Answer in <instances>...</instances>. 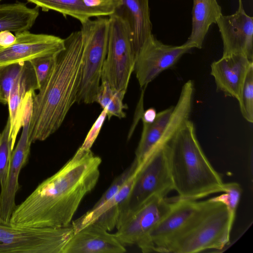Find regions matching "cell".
<instances>
[{
	"mask_svg": "<svg viewBox=\"0 0 253 253\" xmlns=\"http://www.w3.org/2000/svg\"><path fill=\"white\" fill-rule=\"evenodd\" d=\"M101 159L80 148L58 171L40 183L13 211L10 222L22 227L70 224L84 196L96 185Z\"/></svg>",
	"mask_w": 253,
	"mask_h": 253,
	"instance_id": "1",
	"label": "cell"
},
{
	"mask_svg": "<svg viewBox=\"0 0 253 253\" xmlns=\"http://www.w3.org/2000/svg\"><path fill=\"white\" fill-rule=\"evenodd\" d=\"M64 45L56 54L46 81L33 95L29 131L32 143L54 133L76 102L82 62L81 31L72 32L64 39Z\"/></svg>",
	"mask_w": 253,
	"mask_h": 253,
	"instance_id": "2",
	"label": "cell"
},
{
	"mask_svg": "<svg viewBox=\"0 0 253 253\" xmlns=\"http://www.w3.org/2000/svg\"><path fill=\"white\" fill-rule=\"evenodd\" d=\"M173 188L180 198L198 200L223 192L218 172L205 155L189 120L168 144Z\"/></svg>",
	"mask_w": 253,
	"mask_h": 253,
	"instance_id": "3",
	"label": "cell"
},
{
	"mask_svg": "<svg viewBox=\"0 0 253 253\" xmlns=\"http://www.w3.org/2000/svg\"><path fill=\"white\" fill-rule=\"evenodd\" d=\"M201 213L168 246L165 253H196L221 250L230 242L236 214L221 202L208 199Z\"/></svg>",
	"mask_w": 253,
	"mask_h": 253,
	"instance_id": "4",
	"label": "cell"
},
{
	"mask_svg": "<svg viewBox=\"0 0 253 253\" xmlns=\"http://www.w3.org/2000/svg\"><path fill=\"white\" fill-rule=\"evenodd\" d=\"M81 24L82 62L76 102L87 104L95 102L101 84L107 53L109 18L98 17Z\"/></svg>",
	"mask_w": 253,
	"mask_h": 253,
	"instance_id": "5",
	"label": "cell"
},
{
	"mask_svg": "<svg viewBox=\"0 0 253 253\" xmlns=\"http://www.w3.org/2000/svg\"><path fill=\"white\" fill-rule=\"evenodd\" d=\"M194 92V83L189 80L183 85L175 105L157 113L152 123L143 122L142 131L134 160L137 165L155 149L168 144L189 120Z\"/></svg>",
	"mask_w": 253,
	"mask_h": 253,
	"instance_id": "6",
	"label": "cell"
},
{
	"mask_svg": "<svg viewBox=\"0 0 253 253\" xmlns=\"http://www.w3.org/2000/svg\"><path fill=\"white\" fill-rule=\"evenodd\" d=\"M74 234L72 224L22 227L5 221L0 215V253H63Z\"/></svg>",
	"mask_w": 253,
	"mask_h": 253,
	"instance_id": "7",
	"label": "cell"
},
{
	"mask_svg": "<svg viewBox=\"0 0 253 253\" xmlns=\"http://www.w3.org/2000/svg\"><path fill=\"white\" fill-rule=\"evenodd\" d=\"M106 57L101 82H107L123 99L134 71L135 56L128 26L125 19L114 12L109 15Z\"/></svg>",
	"mask_w": 253,
	"mask_h": 253,
	"instance_id": "8",
	"label": "cell"
},
{
	"mask_svg": "<svg viewBox=\"0 0 253 253\" xmlns=\"http://www.w3.org/2000/svg\"><path fill=\"white\" fill-rule=\"evenodd\" d=\"M137 167L135 184L124 209L136 206L154 198L166 197L174 190L168 144L155 149Z\"/></svg>",
	"mask_w": 253,
	"mask_h": 253,
	"instance_id": "9",
	"label": "cell"
},
{
	"mask_svg": "<svg viewBox=\"0 0 253 253\" xmlns=\"http://www.w3.org/2000/svg\"><path fill=\"white\" fill-rule=\"evenodd\" d=\"M175 198H157L120 212L114 234L125 246H140L154 226L171 209Z\"/></svg>",
	"mask_w": 253,
	"mask_h": 253,
	"instance_id": "10",
	"label": "cell"
},
{
	"mask_svg": "<svg viewBox=\"0 0 253 253\" xmlns=\"http://www.w3.org/2000/svg\"><path fill=\"white\" fill-rule=\"evenodd\" d=\"M207 202L175 198L170 210L138 247L143 253H165L168 246L201 213Z\"/></svg>",
	"mask_w": 253,
	"mask_h": 253,
	"instance_id": "11",
	"label": "cell"
},
{
	"mask_svg": "<svg viewBox=\"0 0 253 253\" xmlns=\"http://www.w3.org/2000/svg\"><path fill=\"white\" fill-rule=\"evenodd\" d=\"M33 101V93L27 92L23 104L22 133L11 154L6 180L1 187L0 215L6 221H10L11 214L16 207L15 199L19 189V175L21 169L27 163L30 154L32 143L29 139V131Z\"/></svg>",
	"mask_w": 253,
	"mask_h": 253,
	"instance_id": "12",
	"label": "cell"
},
{
	"mask_svg": "<svg viewBox=\"0 0 253 253\" xmlns=\"http://www.w3.org/2000/svg\"><path fill=\"white\" fill-rule=\"evenodd\" d=\"M191 49L185 43L181 45L164 44L152 34L135 58L133 71L140 86L145 87L162 72L174 65Z\"/></svg>",
	"mask_w": 253,
	"mask_h": 253,
	"instance_id": "13",
	"label": "cell"
},
{
	"mask_svg": "<svg viewBox=\"0 0 253 253\" xmlns=\"http://www.w3.org/2000/svg\"><path fill=\"white\" fill-rule=\"evenodd\" d=\"M16 41L9 46H0V66L29 61L37 57L52 55L64 48V39L58 37L31 33H15Z\"/></svg>",
	"mask_w": 253,
	"mask_h": 253,
	"instance_id": "14",
	"label": "cell"
},
{
	"mask_svg": "<svg viewBox=\"0 0 253 253\" xmlns=\"http://www.w3.org/2000/svg\"><path fill=\"white\" fill-rule=\"evenodd\" d=\"M234 14H222L216 23L223 45V55L242 54L253 61V18L245 11L242 0Z\"/></svg>",
	"mask_w": 253,
	"mask_h": 253,
	"instance_id": "15",
	"label": "cell"
},
{
	"mask_svg": "<svg viewBox=\"0 0 253 253\" xmlns=\"http://www.w3.org/2000/svg\"><path fill=\"white\" fill-rule=\"evenodd\" d=\"M138 172L136 166L120 190L99 208L90 209L72 222L74 233L85 226L95 223L106 230H112L116 226L122 210L124 208L134 187Z\"/></svg>",
	"mask_w": 253,
	"mask_h": 253,
	"instance_id": "16",
	"label": "cell"
},
{
	"mask_svg": "<svg viewBox=\"0 0 253 253\" xmlns=\"http://www.w3.org/2000/svg\"><path fill=\"white\" fill-rule=\"evenodd\" d=\"M252 64L253 61L242 54L222 55L213 62L211 74L214 78L217 90L238 101L247 72Z\"/></svg>",
	"mask_w": 253,
	"mask_h": 253,
	"instance_id": "17",
	"label": "cell"
},
{
	"mask_svg": "<svg viewBox=\"0 0 253 253\" xmlns=\"http://www.w3.org/2000/svg\"><path fill=\"white\" fill-rule=\"evenodd\" d=\"M125 246L101 226L91 223L74 234L63 253H123Z\"/></svg>",
	"mask_w": 253,
	"mask_h": 253,
	"instance_id": "18",
	"label": "cell"
},
{
	"mask_svg": "<svg viewBox=\"0 0 253 253\" xmlns=\"http://www.w3.org/2000/svg\"><path fill=\"white\" fill-rule=\"evenodd\" d=\"M115 13L128 26L135 58L146 41L152 34L149 0H121Z\"/></svg>",
	"mask_w": 253,
	"mask_h": 253,
	"instance_id": "19",
	"label": "cell"
},
{
	"mask_svg": "<svg viewBox=\"0 0 253 253\" xmlns=\"http://www.w3.org/2000/svg\"><path fill=\"white\" fill-rule=\"evenodd\" d=\"M37 89L38 86L33 69L30 63L26 61L23 73L10 91L7 102L10 125L9 137L14 144L22 127L23 104L25 95L30 90Z\"/></svg>",
	"mask_w": 253,
	"mask_h": 253,
	"instance_id": "20",
	"label": "cell"
},
{
	"mask_svg": "<svg viewBox=\"0 0 253 253\" xmlns=\"http://www.w3.org/2000/svg\"><path fill=\"white\" fill-rule=\"evenodd\" d=\"M191 33L184 43L191 48H201L210 26L222 14L216 0H193Z\"/></svg>",
	"mask_w": 253,
	"mask_h": 253,
	"instance_id": "21",
	"label": "cell"
},
{
	"mask_svg": "<svg viewBox=\"0 0 253 253\" xmlns=\"http://www.w3.org/2000/svg\"><path fill=\"white\" fill-rule=\"evenodd\" d=\"M42 8L44 11L53 10L73 17L84 22L92 17L110 15L116 9L113 7H91L87 6L83 0H27Z\"/></svg>",
	"mask_w": 253,
	"mask_h": 253,
	"instance_id": "22",
	"label": "cell"
},
{
	"mask_svg": "<svg viewBox=\"0 0 253 253\" xmlns=\"http://www.w3.org/2000/svg\"><path fill=\"white\" fill-rule=\"evenodd\" d=\"M39 15V8L28 7L21 2L0 5V32L15 33L28 31Z\"/></svg>",
	"mask_w": 253,
	"mask_h": 253,
	"instance_id": "23",
	"label": "cell"
},
{
	"mask_svg": "<svg viewBox=\"0 0 253 253\" xmlns=\"http://www.w3.org/2000/svg\"><path fill=\"white\" fill-rule=\"evenodd\" d=\"M123 98L113 90L107 82H101L95 102L107 111V116L110 119L113 116L122 119L126 117L124 110L127 108L123 102Z\"/></svg>",
	"mask_w": 253,
	"mask_h": 253,
	"instance_id": "24",
	"label": "cell"
},
{
	"mask_svg": "<svg viewBox=\"0 0 253 253\" xmlns=\"http://www.w3.org/2000/svg\"><path fill=\"white\" fill-rule=\"evenodd\" d=\"M26 62L0 66V103L7 104L10 91L23 73Z\"/></svg>",
	"mask_w": 253,
	"mask_h": 253,
	"instance_id": "25",
	"label": "cell"
},
{
	"mask_svg": "<svg viewBox=\"0 0 253 253\" xmlns=\"http://www.w3.org/2000/svg\"><path fill=\"white\" fill-rule=\"evenodd\" d=\"M241 113L249 123L253 122V64L250 67L241 88L238 100Z\"/></svg>",
	"mask_w": 253,
	"mask_h": 253,
	"instance_id": "26",
	"label": "cell"
},
{
	"mask_svg": "<svg viewBox=\"0 0 253 253\" xmlns=\"http://www.w3.org/2000/svg\"><path fill=\"white\" fill-rule=\"evenodd\" d=\"M9 118L0 135V185L1 187L6 180L9 165L14 144L9 137L10 131Z\"/></svg>",
	"mask_w": 253,
	"mask_h": 253,
	"instance_id": "27",
	"label": "cell"
},
{
	"mask_svg": "<svg viewBox=\"0 0 253 253\" xmlns=\"http://www.w3.org/2000/svg\"><path fill=\"white\" fill-rule=\"evenodd\" d=\"M242 192V188L239 183L233 182L224 183V193L211 199L225 204L230 211L236 214Z\"/></svg>",
	"mask_w": 253,
	"mask_h": 253,
	"instance_id": "28",
	"label": "cell"
},
{
	"mask_svg": "<svg viewBox=\"0 0 253 253\" xmlns=\"http://www.w3.org/2000/svg\"><path fill=\"white\" fill-rule=\"evenodd\" d=\"M56 53L37 57L29 61L35 74L38 89L42 85L47 78Z\"/></svg>",
	"mask_w": 253,
	"mask_h": 253,
	"instance_id": "29",
	"label": "cell"
},
{
	"mask_svg": "<svg viewBox=\"0 0 253 253\" xmlns=\"http://www.w3.org/2000/svg\"><path fill=\"white\" fill-rule=\"evenodd\" d=\"M136 167V164L133 161L132 165L129 168L114 180L109 187L91 209L94 210L99 208L115 195L134 171Z\"/></svg>",
	"mask_w": 253,
	"mask_h": 253,
	"instance_id": "30",
	"label": "cell"
},
{
	"mask_svg": "<svg viewBox=\"0 0 253 253\" xmlns=\"http://www.w3.org/2000/svg\"><path fill=\"white\" fill-rule=\"evenodd\" d=\"M107 117V111L103 109L89 130L80 148L83 150H90L97 138Z\"/></svg>",
	"mask_w": 253,
	"mask_h": 253,
	"instance_id": "31",
	"label": "cell"
},
{
	"mask_svg": "<svg viewBox=\"0 0 253 253\" xmlns=\"http://www.w3.org/2000/svg\"><path fill=\"white\" fill-rule=\"evenodd\" d=\"M16 36L11 32L3 31L0 32V46L6 47L13 44L16 41Z\"/></svg>",
	"mask_w": 253,
	"mask_h": 253,
	"instance_id": "32",
	"label": "cell"
},
{
	"mask_svg": "<svg viewBox=\"0 0 253 253\" xmlns=\"http://www.w3.org/2000/svg\"><path fill=\"white\" fill-rule=\"evenodd\" d=\"M157 113L153 108H150L146 110L141 115L142 122L146 123H152L155 120Z\"/></svg>",
	"mask_w": 253,
	"mask_h": 253,
	"instance_id": "33",
	"label": "cell"
},
{
	"mask_svg": "<svg viewBox=\"0 0 253 253\" xmlns=\"http://www.w3.org/2000/svg\"></svg>",
	"mask_w": 253,
	"mask_h": 253,
	"instance_id": "34",
	"label": "cell"
},
{
	"mask_svg": "<svg viewBox=\"0 0 253 253\" xmlns=\"http://www.w3.org/2000/svg\"><path fill=\"white\" fill-rule=\"evenodd\" d=\"M1 0H0V1Z\"/></svg>",
	"mask_w": 253,
	"mask_h": 253,
	"instance_id": "35",
	"label": "cell"
}]
</instances>
